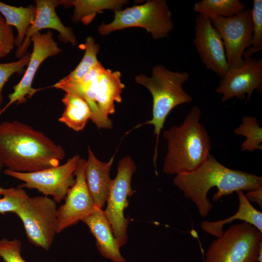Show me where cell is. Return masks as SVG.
Instances as JSON below:
<instances>
[{"label": "cell", "mask_w": 262, "mask_h": 262, "mask_svg": "<svg viewBox=\"0 0 262 262\" xmlns=\"http://www.w3.org/2000/svg\"><path fill=\"white\" fill-rule=\"evenodd\" d=\"M64 148L42 131L18 120L0 123V160L6 169L32 173L58 166Z\"/></svg>", "instance_id": "cell-1"}, {"label": "cell", "mask_w": 262, "mask_h": 262, "mask_svg": "<svg viewBox=\"0 0 262 262\" xmlns=\"http://www.w3.org/2000/svg\"><path fill=\"white\" fill-rule=\"evenodd\" d=\"M173 182L196 205L199 214L205 217L213 207L207 196L211 188L216 187L217 189L212 198L216 202L235 192H248L262 187V178L229 168L210 154L196 170L176 175Z\"/></svg>", "instance_id": "cell-2"}, {"label": "cell", "mask_w": 262, "mask_h": 262, "mask_svg": "<svg viewBox=\"0 0 262 262\" xmlns=\"http://www.w3.org/2000/svg\"><path fill=\"white\" fill-rule=\"evenodd\" d=\"M201 115L200 108L193 106L181 125L164 131L167 142L163 168L165 174L191 172L210 154L211 140L205 126L200 122Z\"/></svg>", "instance_id": "cell-3"}, {"label": "cell", "mask_w": 262, "mask_h": 262, "mask_svg": "<svg viewBox=\"0 0 262 262\" xmlns=\"http://www.w3.org/2000/svg\"><path fill=\"white\" fill-rule=\"evenodd\" d=\"M189 78L186 71H172L161 65L153 67L151 77L140 74L135 78L136 82L147 89L152 97V117L145 124L152 125L154 128V134L156 136L153 158L155 166L159 138L167 116L177 106L192 101V97L183 87Z\"/></svg>", "instance_id": "cell-4"}, {"label": "cell", "mask_w": 262, "mask_h": 262, "mask_svg": "<svg viewBox=\"0 0 262 262\" xmlns=\"http://www.w3.org/2000/svg\"><path fill=\"white\" fill-rule=\"evenodd\" d=\"M113 21L102 23L98 27L103 35L131 27H139L149 33L155 39L167 37L173 29L172 12L165 0H149L114 12Z\"/></svg>", "instance_id": "cell-5"}, {"label": "cell", "mask_w": 262, "mask_h": 262, "mask_svg": "<svg viewBox=\"0 0 262 262\" xmlns=\"http://www.w3.org/2000/svg\"><path fill=\"white\" fill-rule=\"evenodd\" d=\"M203 262H262V232L243 222L213 241Z\"/></svg>", "instance_id": "cell-6"}, {"label": "cell", "mask_w": 262, "mask_h": 262, "mask_svg": "<svg viewBox=\"0 0 262 262\" xmlns=\"http://www.w3.org/2000/svg\"><path fill=\"white\" fill-rule=\"evenodd\" d=\"M56 202L48 196L26 197L15 213L20 219L29 241L48 250L57 234Z\"/></svg>", "instance_id": "cell-7"}, {"label": "cell", "mask_w": 262, "mask_h": 262, "mask_svg": "<svg viewBox=\"0 0 262 262\" xmlns=\"http://www.w3.org/2000/svg\"><path fill=\"white\" fill-rule=\"evenodd\" d=\"M136 169L135 164L130 157H124L119 161L117 174L112 180L104 211L120 247L128 241L129 219L124 215V210L128 206L129 197L135 192L131 187V179Z\"/></svg>", "instance_id": "cell-8"}, {"label": "cell", "mask_w": 262, "mask_h": 262, "mask_svg": "<svg viewBox=\"0 0 262 262\" xmlns=\"http://www.w3.org/2000/svg\"><path fill=\"white\" fill-rule=\"evenodd\" d=\"M80 158L75 155L63 164L34 172L21 173L6 169L4 173L22 181L19 187L36 189L45 196H52L56 203H60L75 183L74 171Z\"/></svg>", "instance_id": "cell-9"}, {"label": "cell", "mask_w": 262, "mask_h": 262, "mask_svg": "<svg viewBox=\"0 0 262 262\" xmlns=\"http://www.w3.org/2000/svg\"><path fill=\"white\" fill-rule=\"evenodd\" d=\"M121 76L119 71H113L102 66L90 90L86 101L91 110V120L98 129L112 128L109 115L115 112V103L121 102L125 88Z\"/></svg>", "instance_id": "cell-10"}, {"label": "cell", "mask_w": 262, "mask_h": 262, "mask_svg": "<svg viewBox=\"0 0 262 262\" xmlns=\"http://www.w3.org/2000/svg\"><path fill=\"white\" fill-rule=\"evenodd\" d=\"M222 39L229 69L240 66L243 54L250 47L252 39L251 9H245L229 17L210 19Z\"/></svg>", "instance_id": "cell-11"}, {"label": "cell", "mask_w": 262, "mask_h": 262, "mask_svg": "<svg viewBox=\"0 0 262 262\" xmlns=\"http://www.w3.org/2000/svg\"><path fill=\"white\" fill-rule=\"evenodd\" d=\"M33 49L30 54L27 67L19 82L13 87V91L8 96L9 101L1 109L0 115L13 104H22L26 101V97L32 98L40 89L33 87L35 74L42 62L47 58L58 54L62 51L55 40L52 32H40L31 37Z\"/></svg>", "instance_id": "cell-12"}, {"label": "cell", "mask_w": 262, "mask_h": 262, "mask_svg": "<svg viewBox=\"0 0 262 262\" xmlns=\"http://www.w3.org/2000/svg\"><path fill=\"white\" fill-rule=\"evenodd\" d=\"M86 163L80 158L74 171L75 183L68 190L64 203L57 208V233L82 221L97 207L85 181Z\"/></svg>", "instance_id": "cell-13"}, {"label": "cell", "mask_w": 262, "mask_h": 262, "mask_svg": "<svg viewBox=\"0 0 262 262\" xmlns=\"http://www.w3.org/2000/svg\"><path fill=\"white\" fill-rule=\"evenodd\" d=\"M254 91H262V60L251 57L244 59L241 66L229 69L221 78L215 92L225 102L233 98L249 100Z\"/></svg>", "instance_id": "cell-14"}, {"label": "cell", "mask_w": 262, "mask_h": 262, "mask_svg": "<svg viewBox=\"0 0 262 262\" xmlns=\"http://www.w3.org/2000/svg\"><path fill=\"white\" fill-rule=\"evenodd\" d=\"M194 46L205 67L221 78L229 68L220 35L210 19L197 15L195 20Z\"/></svg>", "instance_id": "cell-15"}, {"label": "cell", "mask_w": 262, "mask_h": 262, "mask_svg": "<svg viewBox=\"0 0 262 262\" xmlns=\"http://www.w3.org/2000/svg\"><path fill=\"white\" fill-rule=\"evenodd\" d=\"M35 3L36 12L34 20L27 30L22 44L16 51V57L20 59L24 55L31 45L32 36L45 29L57 31L63 42L75 46L77 38L72 29L63 24L56 12V7L59 5V0H36Z\"/></svg>", "instance_id": "cell-16"}, {"label": "cell", "mask_w": 262, "mask_h": 262, "mask_svg": "<svg viewBox=\"0 0 262 262\" xmlns=\"http://www.w3.org/2000/svg\"><path fill=\"white\" fill-rule=\"evenodd\" d=\"M82 221L86 225L94 236L97 248L103 257L113 262H126L103 209L97 206Z\"/></svg>", "instance_id": "cell-17"}, {"label": "cell", "mask_w": 262, "mask_h": 262, "mask_svg": "<svg viewBox=\"0 0 262 262\" xmlns=\"http://www.w3.org/2000/svg\"><path fill=\"white\" fill-rule=\"evenodd\" d=\"M114 156L108 162L99 160L88 147V159L85 168V179L89 192L96 205L103 209L112 182L110 172Z\"/></svg>", "instance_id": "cell-18"}, {"label": "cell", "mask_w": 262, "mask_h": 262, "mask_svg": "<svg viewBox=\"0 0 262 262\" xmlns=\"http://www.w3.org/2000/svg\"><path fill=\"white\" fill-rule=\"evenodd\" d=\"M239 199V208L233 215L221 220L204 221L201 223L202 230L212 236L219 238L224 231L223 227L234 220H239L248 223L262 232V213L255 209L246 198L244 192L237 191Z\"/></svg>", "instance_id": "cell-19"}, {"label": "cell", "mask_w": 262, "mask_h": 262, "mask_svg": "<svg viewBox=\"0 0 262 262\" xmlns=\"http://www.w3.org/2000/svg\"><path fill=\"white\" fill-rule=\"evenodd\" d=\"M126 0H60L59 5L66 7H74L72 20L75 22H81L84 25L90 24L97 14L104 10L114 12L121 10Z\"/></svg>", "instance_id": "cell-20"}, {"label": "cell", "mask_w": 262, "mask_h": 262, "mask_svg": "<svg viewBox=\"0 0 262 262\" xmlns=\"http://www.w3.org/2000/svg\"><path fill=\"white\" fill-rule=\"evenodd\" d=\"M62 101L65 107L59 121L75 131H82L92 115L87 102L80 96L69 92L66 93Z\"/></svg>", "instance_id": "cell-21"}, {"label": "cell", "mask_w": 262, "mask_h": 262, "mask_svg": "<svg viewBox=\"0 0 262 262\" xmlns=\"http://www.w3.org/2000/svg\"><path fill=\"white\" fill-rule=\"evenodd\" d=\"M35 6L16 7L0 1V14L6 22L14 26L17 31L15 46L22 44L28 28L33 22L35 15Z\"/></svg>", "instance_id": "cell-22"}, {"label": "cell", "mask_w": 262, "mask_h": 262, "mask_svg": "<svg viewBox=\"0 0 262 262\" xmlns=\"http://www.w3.org/2000/svg\"><path fill=\"white\" fill-rule=\"evenodd\" d=\"M246 8V4L239 0H202L194 5L198 15L209 19L232 16Z\"/></svg>", "instance_id": "cell-23"}, {"label": "cell", "mask_w": 262, "mask_h": 262, "mask_svg": "<svg viewBox=\"0 0 262 262\" xmlns=\"http://www.w3.org/2000/svg\"><path fill=\"white\" fill-rule=\"evenodd\" d=\"M84 53L76 67L68 75L60 81L68 82L78 81L89 73L100 62L97 55L100 49L99 45L95 42L92 36H88L84 44Z\"/></svg>", "instance_id": "cell-24"}, {"label": "cell", "mask_w": 262, "mask_h": 262, "mask_svg": "<svg viewBox=\"0 0 262 262\" xmlns=\"http://www.w3.org/2000/svg\"><path fill=\"white\" fill-rule=\"evenodd\" d=\"M234 134L242 135L246 140L241 146V151L253 152L255 150H262V129L259 125L255 116H244L242 123L233 131Z\"/></svg>", "instance_id": "cell-25"}, {"label": "cell", "mask_w": 262, "mask_h": 262, "mask_svg": "<svg viewBox=\"0 0 262 262\" xmlns=\"http://www.w3.org/2000/svg\"><path fill=\"white\" fill-rule=\"evenodd\" d=\"M252 19V39L250 48L243 54L244 59L252 57L262 49V0H254L251 10Z\"/></svg>", "instance_id": "cell-26"}, {"label": "cell", "mask_w": 262, "mask_h": 262, "mask_svg": "<svg viewBox=\"0 0 262 262\" xmlns=\"http://www.w3.org/2000/svg\"><path fill=\"white\" fill-rule=\"evenodd\" d=\"M30 56V54L26 53L17 61L0 63V111L3 102L2 92L4 85L13 74H21L23 72L24 67L28 64Z\"/></svg>", "instance_id": "cell-27"}, {"label": "cell", "mask_w": 262, "mask_h": 262, "mask_svg": "<svg viewBox=\"0 0 262 262\" xmlns=\"http://www.w3.org/2000/svg\"><path fill=\"white\" fill-rule=\"evenodd\" d=\"M28 196L26 191L18 186L10 188L6 194L0 197V213L4 214L8 212L15 213L22 201Z\"/></svg>", "instance_id": "cell-28"}, {"label": "cell", "mask_w": 262, "mask_h": 262, "mask_svg": "<svg viewBox=\"0 0 262 262\" xmlns=\"http://www.w3.org/2000/svg\"><path fill=\"white\" fill-rule=\"evenodd\" d=\"M21 243L16 238L0 240V258L5 262H26L21 255Z\"/></svg>", "instance_id": "cell-29"}, {"label": "cell", "mask_w": 262, "mask_h": 262, "mask_svg": "<svg viewBox=\"0 0 262 262\" xmlns=\"http://www.w3.org/2000/svg\"><path fill=\"white\" fill-rule=\"evenodd\" d=\"M12 27L9 25L0 14V59L8 54L15 46Z\"/></svg>", "instance_id": "cell-30"}, {"label": "cell", "mask_w": 262, "mask_h": 262, "mask_svg": "<svg viewBox=\"0 0 262 262\" xmlns=\"http://www.w3.org/2000/svg\"><path fill=\"white\" fill-rule=\"evenodd\" d=\"M245 196L247 200L250 203H256L259 207L262 208V187L257 189L248 191Z\"/></svg>", "instance_id": "cell-31"}, {"label": "cell", "mask_w": 262, "mask_h": 262, "mask_svg": "<svg viewBox=\"0 0 262 262\" xmlns=\"http://www.w3.org/2000/svg\"><path fill=\"white\" fill-rule=\"evenodd\" d=\"M1 169H2L0 168V172L1 171ZM9 190H10V188L5 189V188H3L0 187V197L1 195L3 196L5 194H6L7 192H8Z\"/></svg>", "instance_id": "cell-32"}, {"label": "cell", "mask_w": 262, "mask_h": 262, "mask_svg": "<svg viewBox=\"0 0 262 262\" xmlns=\"http://www.w3.org/2000/svg\"><path fill=\"white\" fill-rule=\"evenodd\" d=\"M3 166V164H2L1 162V161H0V168L2 169V168Z\"/></svg>", "instance_id": "cell-33"}, {"label": "cell", "mask_w": 262, "mask_h": 262, "mask_svg": "<svg viewBox=\"0 0 262 262\" xmlns=\"http://www.w3.org/2000/svg\"></svg>", "instance_id": "cell-34"}]
</instances>
